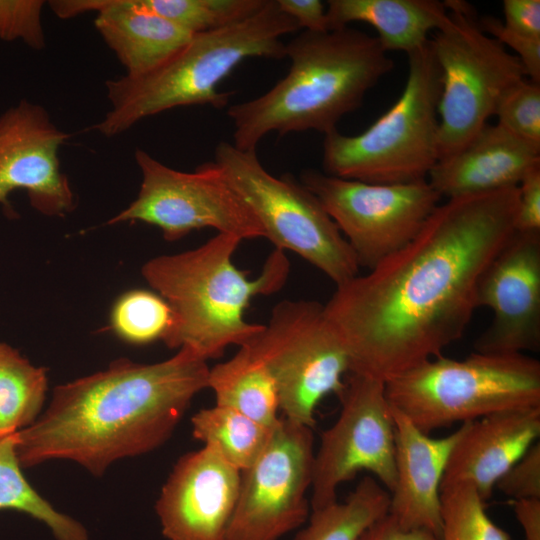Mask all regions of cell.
I'll return each mask as SVG.
<instances>
[{"instance_id":"d590c367","label":"cell","mask_w":540,"mask_h":540,"mask_svg":"<svg viewBox=\"0 0 540 540\" xmlns=\"http://www.w3.org/2000/svg\"><path fill=\"white\" fill-rule=\"evenodd\" d=\"M503 24L526 36L540 38V1L504 0Z\"/></svg>"},{"instance_id":"8fae6325","label":"cell","mask_w":540,"mask_h":540,"mask_svg":"<svg viewBox=\"0 0 540 540\" xmlns=\"http://www.w3.org/2000/svg\"><path fill=\"white\" fill-rule=\"evenodd\" d=\"M134 157L142 176L138 195L107 224L141 221L158 227L168 241L203 228L240 240L265 238L254 213L215 161L184 172L140 148Z\"/></svg>"},{"instance_id":"f1b7e54d","label":"cell","mask_w":540,"mask_h":540,"mask_svg":"<svg viewBox=\"0 0 540 540\" xmlns=\"http://www.w3.org/2000/svg\"><path fill=\"white\" fill-rule=\"evenodd\" d=\"M442 526L439 540H510L492 521L485 501L468 484L441 489Z\"/></svg>"},{"instance_id":"4316f807","label":"cell","mask_w":540,"mask_h":540,"mask_svg":"<svg viewBox=\"0 0 540 540\" xmlns=\"http://www.w3.org/2000/svg\"><path fill=\"white\" fill-rule=\"evenodd\" d=\"M0 509H15L45 523L57 540H87L85 528L55 510L27 482L16 453V433L0 436Z\"/></svg>"},{"instance_id":"f35d334b","label":"cell","mask_w":540,"mask_h":540,"mask_svg":"<svg viewBox=\"0 0 540 540\" xmlns=\"http://www.w3.org/2000/svg\"><path fill=\"white\" fill-rule=\"evenodd\" d=\"M512 506L524 540H540V499L512 501Z\"/></svg>"},{"instance_id":"4dcf8cb0","label":"cell","mask_w":540,"mask_h":540,"mask_svg":"<svg viewBox=\"0 0 540 540\" xmlns=\"http://www.w3.org/2000/svg\"><path fill=\"white\" fill-rule=\"evenodd\" d=\"M494 115L504 129L540 147V83L525 78L514 84L498 102Z\"/></svg>"},{"instance_id":"44dd1931","label":"cell","mask_w":540,"mask_h":540,"mask_svg":"<svg viewBox=\"0 0 540 540\" xmlns=\"http://www.w3.org/2000/svg\"><path fill=\"white\" fill-rule=\"evenodd\" d=\"M539 166L540 147L487 124L459 151L438 160L427 181L450 199L518 186Z\"/></svg>"},{"instance_id":"74e56055","label":"cell","mask_w":540,"mask_h":540,"mask_svg":"<svg viewBox=\"0 0 540 540\" xmlns=\"http://www.w3.org/2000/svg\"><path fill=\"white\" fill-rule=\"evenodd\" d=\"M358 540H439L425 530L402 528L389 514L368 527Z\"/></svg>"},{"instance_id":"d6986e66","label":"cell","mask_w":540,"mask_h":540,"mask_svg":"<svg viewBox=\"0 0 540 540\" xmlns=\"http://www.w3.org/2000/svg\"><path fill=\"white\" fill-rule=\"evenodd\" d=\"M48 5L61 19L96 12V30L130 77L159 67L193 37L141 0H54Z\"/></svg>"},{"instance_id":"f546056e","label":"cell","mask_w":540,"mask_h":540,"mask_svg":"<svg viewBox=\"0 0 540 540\" xmlns=\"http://www.w3.org/2000/svg\"><path fill=\"white\" fill-rule=\"evenodd\" d=\"M172 323L169 304L157 293L132 290L115 303L111 324L116 334L134 344L163 340Z\"/></svg>"},{"instance_id":"9a60e30c","label":"cell","mask_w":540,"mask_h":540,"mask_svg":"<svg viewBox=\"0 0 540 540\" xmlns=\"http://www.w3.org/2000/svg\"><path fill=\"white\" fill-rule=\"evenodd\" d=\"M69 137L43 106L26 99L0 115V205L7 216L16 213L8 199L15 190H25L30 205L43 215L62 217L75 209L58 157Z\"/></svg>"},{"instance_id":"ac0fdd59","label":"cell","mask_w":540,"mask_h":540,"mask_svg":"<svg viewBox=\"0 0 540 540\" xmlns=\"http://www.w3.org/2000/svg\"><path fill=\"white\" fill-rule=\"evenodd\" d=\"M395 428V485L388 514L404 529L441 533V483L465 423L444 437H430L391 406Z\"/></svg>"},{"instance_id":"3957f363","label":"cell","mask_w":540,"mask_h":540,"mask_svg":"<svg viewBox=\"0 0 540 540\" xmlns=\"http://www.w3.org/2000/svg\"><path fill=\"white\" fill-rule=\"evenodd\" d=\"M285 57L289 71L271 89L228 107L236 148L256 151L272 132L314 130L326 135L337 130L341 118L358 109L366 93L394 67L377 37L349 26L303 30L285 43Z\"/></svg>"},{"instance_id":"7402d4cb","label":"cell","mask_w":540,"mask_h":540,"mask_svg":"<svg viewBox=\"0 0 540 540\" xmlns=\"http://www.w3.org/2000/svg\"><path fill=\"white\" fill-rule=\"evenodd\" d=\"M326 15L330 31L364 22L377 31L386 52L409 54L429 41L428 35L442 26L448 11L438 0H329Z\"/></svg>"},{"instance_id":"7a4b0ae2","label":"cell","mask_w":540,"mask_h":540,"mask_svg":"<svg viewBox=\"0 0 540 540\" xmlns=\"http://www.w3.org/2000/svg\"><path fill=\"white\" fill-rule=\"evenodd\" d=\"M209 369L206 360L182 347L161 362L119 359L104 371L57 386L44 414L16 432L21 467L68 459L100 475L115 460L159 447L207 388Z\"/></svg>"},{"instance_id":"ffe728a7","label":"cell","mask_w":540,"mask_h":540,"mask_svg":"<svg viewBox=\"0 0 540 540\" xmlns=\"http://www.w3.org/2000/svg\"><path fill=\"white\" fill-rule=\"evenodd\" d=\"M540 436V407L493 413L472 422L453 447L441 489L471 485L487 501L499 478Z\"/></svg>"},{"instance_id":"7c38bea8","label":"cell","mask_w":540,"mask_h":540,"mask_svg":"<svg viewBox=\"0 0 540 540\" xmlns=\"http://www.w3.org/2000/svg\"><path fill=\"white\" fill-rule=\"evenodd\" d=\"M299 181L335 222L359 266L368 270L407 245L442 198L427 180L375 184L307 169Z\"/></svg>"},{"instance_id":"d6a6232c","label":"cell","mask_w":540,"mask_h":540,"mask_svg":"<svg viewBox=\"0 0 540 540\" xmlns=\"http://www.w3.org/2000/svg\"><path fill=\"white\" fill-rule=\"evenodd\" d=\"M512 501L540 499V443L535 442L497 481Z\"/></svg>"},{"instance_id":"277c9868","label":"cell","mask_w":540,"mask_h":540,"mask_svg":"<svg viewBox=\"0 0 540 540\" xmlns=\"http://www.w3.org/2000/svg\"><path fill=\"white\" fill-rule=\"evenodd\" d=\"M242 240L217 233L197 248L160 255L141 268L145 281L172 310V323L163 342L172 349L188 348L208 361L228 346L249 342L263 324L247 322L245 311L256 296L283 288L290 263L275 248L260 274L251 279L233 256Z\"/></svg>"},{"instance_id":"e0dca14e","label":"cell","mask_w":540,"mask_h":540,"mask_svg":"<svg viewBox=\"0 0 540 540\" xmlns=\"http://www.w3.org/2000/svg\"><path fill=\"white\" fill-rule=\"evenodd\" d=\"M241 471L212 449L183 455L156 502L168 540H226L236 506Z\"/></svg>"},{"instance_id":"836d02e7","label":"cell","mask_w":540,"mask_h":540,"mask_svg":"<svg viewBox=\"0 0 540 540\" xmlns=\"http://www.w3.org/2000/svg\"><path fill=\"white\" fill-rule=\"evenodd\" d=\"M478 23L486 34L514 52L524 66L529 80L540 83V38L511 30L502 20L490 15L478 18Z\"/></svg>"},{"instance_id":"6da1fadb","label":"cell","mask_w":540,"mask_h":540,"mask_svg":"<svg viewBox=\"0 0 540 540\" xmlns=\"http://www.w3.org/2000/svg\"><path fill=\"white\" fill-rule=\"evenodd\" d=\"M518 186L439 204L404 247L324 304L350 372L386 382L462 338L480 277L515 231Z\"/></svg>"},{"instance_id":"1f68e13d","label":"cell","mask_w":540,"mask_h":540,"mask_svg":"<svg viewBox=\"0 0 540 540\" xmlns=\"http://www.w3.org/2000/svg\"><path fill=\"white\" fill-rule=\"evenodd\" d=\"M42 0H0V39L22 40L34 50L45 47L41 22Z\"/></svg>"},{"instance_id":"52a82bcc","label":"cell","mask_w":540,"mask_h":540,"mask_svg":"<svg viewBox=\"0 0 540 540\" xmlns=\"http://www.w3.org/2000/svg\"><path fill=\"white\" fill-rule=\"evenodd\" d=\"M385 394L429 434L501 411L540 407V362L526 354L440 355L386 381Z\"/></svg>"},{"instance_id":"4fadbf2b","label":"cell","mask_w":540,"mask_h":540,"mask_svg":"<svg viewBox=\"0 0 540 540\" xmlns=\"http://www.w3.org/2000/svg\"><path fill=\"white\" fill-rule=\"evenodd\" d=\"M341 410L314 455L311 510L337 501L342 483L367 471L389 493L395 485V428L385 383L348 373Z\"/></svg>"},{"instance_id":"8d00e7d4","label":"cell","mask_w":540,"mask_h":540,"mask_svg":"<svg viewBox=\"0 0 540 540\" xmlns=\"http://www.w3.org/2000/svg\"><path fill=\"white\" fill-rule=\"evenodd\" d=\"M282 12L296 21L300 29L330 31L326 8L320 0H276Z\"/></svg>"},{"instance_id":"5bb4252c","label":"cell","mask_w":540,"mask_h":540,"mask_svg":"<svg viewBox=\"0 0 540 540\" xmlns=\"http://www.w3.org/2000/svg\"><path fill=\"white\" fill-rule=\"evenodd\" d=\"M314 455L312 429L281 416L263 453L241 472L226 540H279L302 527L311 512Z\"/></svg>"},{"instance_id":"d4e9b609","label":"cell","mask_w":540,"mask_h":540,"mask_svg":"<svg viewBox=\"0 0 540 540\" xmlns=\"http://www.w3.org/2000/svg\"><path fill=\"white\" fill-rule=\"evenodd\" d=\"M191 422L194 438L241 472L256 462L273 432L233 409L216 404L199 410Z\"/></svg>"},{"instance_id":"ba28073f","label":"cell","mask_w":540,"mask_h":540,"mask_svg":"<svg viewBox=\"0 0 540 540\" xmlns=\"http://www.w3.org/2000/svg\"><path fill=\"white\" fill-rule=\"evenodd\" d=\"M444 3L447 18L430 39L442 84L439 160L464 147L488 124L504 93L527 77L519 58L480 28L471 4Z\"/></svg>"},{"instance_id":"8992f818","label":"cell","mask_w":540,"mask_h":540,"mask_svg":"<svg viewBox=\"0 0 540 540\" xmlns=\"http://www.w3.org/2000/svg\"><path fill=\"white\" fill-rule=\"evenodd\" d=\"M408 56L396 102L358 135H324V173L375 184L427 180L439 160L441 72L430 39Z\"/></svg>"},{"instance_id":"603a6c76","label":"cell","mask_w":540,"mask_h":540,"mask_svg":"<svg viewBox=\"0 0 540 540\" xmlns=\"http://www.w3.org/2000/svg\"><path fill=\"white\" fill-rule=\"evenodd\" d=\"M207 388L213 391L216 405L233 409L270 429L280 421L275 382L245 345L229 360L209 369Z\"/></svg>"},{"instance_id":"484cf974","label":"cell","mask_w":540,"mask_h":540,"mask_svg":"<svg viewBox=\"0 0 540 540\" xmlns=\"http://www.w3.org/2000/svg\"><path fill=\"white\" fill-rule=\"evenodd\" d=\"M48 380L12 346L0 342V436L32 425L42 409Z\"/></svg>"},{"instance_id":"30bf717a","label":"cell","mask_w":540,"mask_h":540,"mask_svg":"<svg viewBox=\"0 0 540 540\" xmlns=\"http://www.w3.org/2000/svg\"><path fill=\"white\" fill-rule=\"evenodd\" d=\"M271 374L282 417L313 428L315 409L330 394L340 396L350 358L324 304L283 300L246 344ZM243 346V345H242Z\"/></svg>"},{"instance_id":"83f0119b","label":"cell","mask_w":540,"mask_h":540,"mask_svg":"<svg viewBox=\"0 0 540 540\" xmlns=\"http://www.w3.org/2000/svg\"><path fill=\"white\" fill-rule=\"evenodd\" d=\"M141 3L195 35L242 21L258 12L266 0H141Z\"/></svg>"},{"instance_id":"2e32d148","label":"cell","mask_w":540,"mask_h":540,"mask_svg":"<svg viewBox=\"0 0 540 540\" xmlns=\"http://www.w3.org/2000/svg\"><path fill=\"white\" fill-rule=\"evenodd\" d=\"M477 307L493 317L474 351L511 355L540 349V232L514 231L482 273Z\"/></svg>"},{"instance_id":"e575fe53","label":"cell","mask_w":540,"mask_h":540,"mask_svg":"<svg viewBox=\"0 0 540 540\" xmlns=\"http://www.w3.org/2000/svg\"><path fill=\"white\" fill-rule=\"evenodd\" d=\"M515 230L540 232V166L531 170L518 185Z\"/></svg>"},{"instance_id":"9c48e42d","label":"cell","mask_w":540,"mask_h":540,"mask_svg":"<svg viewBox=\"0 0 540 540\" xmlns=\"http://www.w3.org/2000/svg\"><path fill=\"white\" fill-rule=\"evenodd\" d=\"M213 161L248 204L275 248L297 254L336 286L359 274L357 259L337 225L300 181L288 173L272 175L256 151L240 150L228 141L216 145Z\"/></svg>"},{"instance_id":"cb8c5ba5","label":"cell","mask_w":540,"mask_h":540,"mask_svg":"<svg viewBox=\"0 0 540 540\" xmlns=\"http://www.w3.org/2000/svg\"><path fill=\"white\" fill-rule=\"evenodd\" d=\"M389 502V491L374 477L365 476L344 501L311 510L293 540H358L388 514Z\"/></svg>"},{"instance_id":"5b68a950","label":"cell","mask_w":540,"mask_h":540,"mask_svg":"<svg viewBox=\"0 0 540 540\" xmlns=\"http://www.w3.org/2000/svg\"><path fill=\"white\" fill-rule=\"evenodd\" d=\"M299 29L276 0H266L258 12L242 21L195 34L154 70L106 81L110 109L93 129L105 137H114L147 117L173 108H224L232 93L220 91V82L248 58H285L282 37Z\"/></svg>"}]
</instances>
